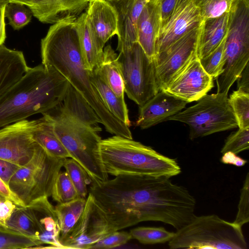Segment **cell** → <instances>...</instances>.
Masks as SVG:
<instances>
[{
  "label": "cell",
  "mask_w": 249,
  "mask_h": 249,
  "mask_svg": "<svg viewBox=\"0 0 249 249\" xmlns=\"http://www.w3.org/2000/svg\"><path fill=\"white\" fill-rule=\"evenodd\" d=\"M6 227L39 241L35 219L28 206H18L7 221Z\"/></svg>",
  "instance_id": "29"
},
{
  "label": "cell",
  "mask_w": 249,
  "mask_h": 249,
  "mask_svg": "<svg viewBox=\"0 0 249 249\" xmlns=\"http://www.w3.org/2000/svg\"><path fill=\"white\" fill-rule=\"evenodd\" d=\"M29 67L22 51L4 44L0 46V96L19 80Z\"/></svg>",
  "instance_id": "21"
},
{
  "label": "cell",
  "mask_w": 249,
  "mask_h": 249,
  "mask_svg": "<svg viewBox=\"0 0 249 249\" xmlns=\"http://www.w3.org/2000/svg\"><path fill=\"white\" fill-rule=\"evenodd\" d=\"M61 110L77 121L89 126H95L102 121L85 98L69 84L62 102Z\"/></svg>",
  "instance_id": "25"
},
{
  "label": "cell",
  "mask_w": 249,
  "mask_h": 249,
  "mask_svg": "<svg viewBox=\"0 0 249 249\" xmlns=\"http://www.w3.org/2000/svg\"><path fill=\"white\" fill-rule=\"evenodd\" d=\"M8 2L7 0H0V6L5 5Z\"/></svg>",
  "instance_id": "49"
},
{
  "label": "cell",
  "mask_w": 249,
  "mask_h": 249,
  "mask_svg": "<svg viewBox=\"0 0 249 249\" xmlns=\"http://www.w3.org/2000/svg\"><path fill=\"white\" fill-rule=\"evenodd\" d=\"M48 197L36 200L28 206L34 216L40 248L63 249L60 242V228L54 207Z\"/></svg>",
  "instance_id": "17"
},
{
  "label": "cell",
  "mask_w": 249,
  "mask_h": 249,
  "mask_svg": "<svg viewBox=\"0 0 249 249\" xmlns=\"http://www.w3.org/2000/svg\"><path fill=\"white\" fill-rule=\"evenodd\" d=\"M0 196L12 200L18 206H24L21 201L11 191L8 185L0 178Z\"/></svg>",
  "instance_id": "45"
},
{
  "label": "cell",
  "mask_w": 249,
  "mask_h": 249,
  "mask_svg": "<svg viewBox=\"0 0 249 249\" xmlns=\"http://www.w3.org/2000/svg\"><path fill=\"white\" fill-rule=\"evenodd\" d=\"M203 20L229 12L234 0H193Z\"/></svg>",
  "instance_id": "37"
},
{
  "label": "cell",
  "mask_w": 249,
  "mask_h": 249,
  "mask_svg": "<svg viewBox=\"0 0 249 249\" xmlns=\"http://www.w3.org/2000/svg\"><path fill=\"white\" fill-rule=\"evenodd\" d=\"M59 105L43 113L52 121L56 135L71 158L83 167L91 181L107 180L108 174L100 154L102 139L97 133L101 129L86 125L70 117L61 110Z\"/></svg>",
  "instance_id": "4"
},
{
  "label": "cell",
  "mask_w": 249,
  "mask_h": 249,
  "mask_svg": "<svg viewBox=\"0 0 249 249\" xmlns=\"http://www.w3.org/2000/svg\"><path fill=\"white\" fill-rule=\"evenodd\" d=\"M107 0L118 14L119 35L117 50L120 51L138 42V20L144 6L150 0Z\"/></svg>",
  "instance_id": "18"
},
{
  "label": "cell",
  "mask_w": 249,
  "mask_h": 249,
  "mask_svg": "<svg viewBox=\"0 0 249 249\" xmlns=\"http://www.w3.org/2000/svg\"><path fill=\"white\" fill-rule=\"evenodd\" d=\"M224 53L232 62L249 57V0H234L231 6Z\"/></svg>",
  "instance_id": "14"
},
{
  "label": "cell",
  "mask_w": 249,
  "mask_h": 249,
  "mask_svg": "<svg viewBox=\"0 0 249 249\" xmlns=\"http://www.w3.org/2000/svg\"><path fill=\"white\" fill-rule=\"evenodd\" d=\"M36 239L0 226V249L40 248Z\"/></svg>",
  "instance_id": "30"
},
{
  "label": "cell",
  "mask_w": 249,
  "mask_h": 249,
  "mask_svg": "<svg viewBox=\"0 0 249 249\" xmlns=\"http://www.w3.org/2000/svg\"><path fill=\"white\" fill-rule=\"evenodd\" d=\"M89 75L91 83L107 109L115 117L130 127L131 122L124 98L118 97L114 92L95 69L90 71Z\"/></svg>",
  "instance_id": "27"
},
{
  "label": "cell",
  "mask_w": 249,
  "mask_h": 249,
  "mask_svg": "<svg viewBox=\"0 0 249 249\" xmlns=\"http://www.w3.org/2000/svg\"><path fill=\"white\" fill-rule=\"evenodd\" d=\"M213 79L196 56L175 75L163 90L188 103L197 101L213 87Z\"/></svg>",
  "instance_id": "12"
},
{
  "label": "cell",
  "mask_w": 249,
  "mask_h": 249,
  "mask_svg": "<svg viewBox=\"0 0 249 249\" xmlns=\"http://www.w3.org/2000/svg\"><path fill=\"white\" fill-rule=\"evenodd\" d=\"M18 206L12 200L0 196V226L6 227V224Z\"/></svg>",
  "instance_id": "41"
},
{
  "label": "cell",
  "mask_w": 249,
  "mask_h": 249,
  "mask_svg": "<svg viewBox=\"0 0 249 249\" xmlns=\"http://www.w3.org/2000/svg\"><path fill=\"white\" fill-rule=\"evenodd\" d=\"M239 128H249V93L239 89L228 98Z\"/></svg>",
  "instance_id": "33"
},
{
  "label": "cell",
  "mask_w": 249,
  "mask_h": 249,
  "mask_svg": "<svg viewBox=\"0 0 249 249\" xmlns=\"http://www.w3.org/2000/svg\"><path fill=\"white\" fill-rule=\"evenodd\" d=\"M86 198L78 197L69 202L58 203L55 211L60 228V242L74 226L83 213Z\"/></svg>",
  "instance_id": "28"
},
{
  "label": "cell",
  "mask_w": 249,
  "mask_h": 249,
  "mask_svg": "<svg viewBox=\"0 0 249 249\" xmlns=\"http://www.w3.org/2000/svg\"><path fill=\"white\" fill-rule=\"evenodd\" d=\"M8 2L23 4L29 8L36 5L40 0H7Z\"/></svg>",
  "instance_id": "48"
},
{
  "label": "cell",
  "mask_w": 249,
  "mask_h": 249,
  "mask_svg": "<svg viewBox=\"0 0 249 249\" xmlns=\"http://www.w3.org/2000/svg\"><path fill=\"white\" fill-rule=\"evenodd\" d=\"M188 103L161 90L139 106L137 126L147 129L162 122L184 109Z\"/></svg>",
  "instance_id": "15"
},
{
  "label": "cell",
  "mask_w": 249,
  "mask_h": 249,
  "mask_svg": "<svg viewBox=\"0 0 249 249\" xmlns=\"http://www.w3.org/2000/svg\"><path fill=\"white\" fill-rule=\"evenodd\" d=\"M100 154L105 171L114 176L135 174L170 178L181 171L176 160L120 136L102 140Z\"/></svg>",
  "instance_id": "3"
},
{
  "label": "cell",
  "mask_w": 249,
  "mask_h": 249,
  "mask_svg": "<svg viewBox=\"0 0 249 249\" xmlns=\"http://www.w3.org/2000/svg\"><path fill=\"white\" fill-rule=\"evenodd\" d=\"M5 17L9 24L15 30L27 25L33 16L31 10L27 6L16 2H8L5 6Z\"/></svg>",
  "instance_id": "35"
},
{
  "label": "cell",
  "mask_w": 249,
  "mask_h": 249,
  "mask_svg": "<svg viewBox=\"0 0 249 249\" xmlns=\"http://www.w3.org/2000/svg\"><path fill=\"white\" fill-rule=\"evenodd\" d=\"M76 18L53 24L41 40L42 64L51 66L65 77L88 101L109 133L132 139L129 127L107 109L91 82L82 56L75 24Z\"/></svg>",
  "instance_id": "1"
},
{
  "label": "cell",
  "mask_w": 249,
  "mask_h": 249,
  "mask_svg": "<svg viewBox=\"0 0 249 249\" xmlns=\"http://www.w3.org/2000/svg\"><path fill=\"white\" fill-rule=\"evenodd\" d=\"M130 239L129 232L116 231L93 245L90 249L114 248L126 244Z\"/></svg>",
  "instance_id": "40"
},
{
  "label": "cell",
  "mask_w": 249,
  "mask_h": 249,
  "mask_svg": "<svg viewBox=\"0 0 249 249\" xmlns=\"http://www.w3.org/2000/svg\"><path fill=\"white\" fill-rule=\"evenodd\" d=\"M20 167L13 162L0 159V178L8 185L11 178Z\"/></svg>",
  "instance_id": "42"
},
{
  "label": "cell",
  "mask_w": 249,
  "mask_h": 249,
  "mask_svg": "<svg viewBox=\"0 0 249 249\" xmlns=\"http://www.w3.org/2000/svg\"><path fill=\"white\" fill-rule=\"evenodd\" d=\"M63 160L50 156L39 145L31 160L11 178L8 183L10 189L25 206L51 196Z\"/></svg>",
  "instance_id": "6"
},
{
  "label": "cell",
  "mask_w": 249,
  "mask_h": 249,
  "mask_svg": "<svg viewBox=\"0 0 249 249\" xmlns=\"http://www.w3.org/2000/svg\"><path fill=\"white\" fill-rule=\"evenodd\" d=\"M202 21L193 0H178L172 13L161 26L156 56L187 33L200 26Z\"/></svg>",
  "instance_id": "13"
},
{
  "label": "cell",
  "mask_w": 249,
  "mask_h": 249,
  "mask_svg": "<svg viewBox=\"0 0 249 249\" xmlns=\"http://www.w3.org/2000/svg\"><path fill=\"white\" fill-rule=\"evenodd\" d=\"M114 92L124 98V86L118 54L110 45L104 48L100 59L94 68Z\"/></svg>",
  "instance_id": "26"
},
{
  "label": "cell",
  "mask_w": 249,
  "mask_h": 249,
  "mask_svg": "<svg viewBox=\"0 0 249 249\" xmlns=\"http://www.w3.org/2000/svg\"><path fill=\"white\" fill-rule=\"evenodd\" d=\"M201 27V25L190 31L156 56L155 74L159 91L164 89L175 75L197 56Z\"/></svg>",
  "instance_id": "10"
},
{
  "label": "cell",
  "mask_w": 249,
  "mask_h": 249,
  "mask_svg": "<svg viewBox=\"0 0 249 249\" xmlns=\"http://www.w3.org/2000/svg\"><path fill=\"white\" fill-rule=\"evenodd\" d=\"M5 5L0 6V46L4 44L6 37L4 15Z\"/></svg>",
  "instance_id": "47"
},
{
  "label": "cell",
  "mask_w": 249,
  "mask_h": 249,
  "mask_svg": "<svg viewBox=\"0 0 249 249\" xmlns=\"http://www.w3.org/2000/svg\"><path fill=\"white\" fill-rule=\"evenodd\" d=\"M70 83L57 70L42 63L29 67L15 84L0 96V128L61 103Z\"/></svg>",
  "instance_id": "2"
},
{
  "label": "cell",
  "mask_w": 249,
  "mask_h": 249,
  "mask_svg": "<svg viewBox=\"0 0 249 249\" xmlns=\"http://www.w3.org/2000/svg\"><path fill=\"white\" fill-rule=\"evenodd\" d=\"M229 12L214 18L203 20L199 34L196 55L202 58L215 49L227 35Z\"/></svg>",
  "instance_id": "22"
},
{
  "label": "cell",
  "mask_w": 249,
  "mask_h": 249,
  "mask_svg": "<svg viewBox=\"0 0 249 249\" xmlns=\"http://www.w3.org/2000/svg\"><path fill=\"white\" fill-rule=\"evenodd\" d=\"M32 120L30 132L35 141L50 156L58 159L71 158V156L56 135L53 123L46 114Z\"/></svg>",
  "instance_id": "23"
},
{
  "label": "cell",
  "mask_w": 249,
  "mask_h": 249,
  "mask_svg": "<svg viewBox=\"0 0 249 249\" xmlns=\"http://www.w3.org/2000/svg\"><path fill=\"white\" fill-rule=\"evenodd\" d=\"M161 24L159 0H150L144 6L137 22L138 42L148 57L154 61L156 44Z\"/></svg>",
  "instance_id": "19"
},
{
  "label": "cell",
  "mask_w": 249,
  "mask_h": 249,
  "mask_svg": "<svg viewBox=\"0 0 249 249\" xmlns=\"http://www.w3.org/2000/svg\"><path fill=\"white\" fill-rule=\"evenodd\" d=\"M63 167L75 188L79 197L86 198L88 193L87 186L91 182V179L86 170L72 158L64 159Z\"/></svg>",
  "instance_id": "31"
},
{
  "label": "cell",
  "mask_w": 249,
  "mask_h": 249,
  "mask_svg": "<svg viewBox=\"0 0 249 249\" xmlns=\"http://www.w3.org/2000/svg\"><path fill=\"white\" fill-rule=\"evenodd\" d=\"M114 231L105 213L89 193L82 214L61 244L63 249H90Z\"/></svg>",
  "instance_id": "9"
},
{
  "label": "cell",
  "mask_w": 249,
  "mask_h": 249,
  "mask_svg": "<svg viewBox=\"0 0 249 249\" xmlns=\"http://www.w3.org/2000/svg\"><path fill=\"white\" fill-rule=\"evenodd\" d=\"M51 196L58 203H66L79 197L77 191L66 171H60L57 176Z\"/></svg>",
  "instance_id": "34"
},
{
  "label": "cell",
  "mask_w": 249,
  "mask_h": 249,
  "mask_svg": "<svg viewBox=\"0 0 249 249\" xmlns=\"http://www.w3.org/2000/svg\"><path fill=\"white\" fill-rule=\"evenodd\" d=\"M119 52L124 92L130 99L142 106L159 91L154 61L148 57L138 42Z\"/></svg>",
  "instance_id": "8"
},
{
  "label": "cell",
  "mask_w": 249,
  "mask_h": 249,
  "mask_svg": "<svg viewBox=\"0 0 249 249\" xmlns=\"http://www.w3.org/2000/svg\"><path fill=\"white\" fill-rule=\"evenodd\" d=\"M236 80L237 89L249 93V63L246 65Z\"/></svg>",
  "instance_id": "46"
},
{
  "label": "cell",
  "mask_w": 249,
  "mask_h": 249,
  "mask_svg": "<svg viewBox=\"0 0 249 249\" xmlns=\"http://www.w3.org/2000/svg\"><path fill=\"white\" fill-rule=\"evenodd\" d=\"M228 93L207 94L194 106L168 119L188 125L191 140L238 127L229 104Z\"/></svg>",
  "instance_id": "7"
},
{
  "label": "cell",
  "mask_w": 249,
  "mask_h": 249,
  "mask_svg": "<svg viewBox=\"0 0 249 249\" xmlns=\"http://www.w3.org/2000/svg\"><path fill=\"white\" fill-rule=\"evenodd\" d=\"M32 120L17 122L0 129V159L20 167L32 159L39 144L30 132Z\"/></svg>",
  "instance_id": "11"
},
{
  "label": "cell",
  "mask_w": 249,
  "mask_h": 249,
  "mask_svg": "<svg viewBox=\"0 0 249 249\" xmlns=\"http://www.w3.org/2000/svg\"><path fill=\"white\" fill-rule=\"evenodd\" d=\"M159 1L161 12V26L172 13L178 0H159Z\"/></svg>",
  "instance_id": "43"
},
{
  "label": "cell",
  "mask_w": 249,
  "mask_h": 249,
  "mask_svg": "<svg viewBox=\"0 0 249 249\" xmlns=\"http://www.w3.org/2000/svg\"><path fill=\"white\" fill-rule=\"evenodd\" d=\"M249 173H248L240 190L238 212L233 222L242 227L249 221Z\"/></svg>",
  "instance_id": "39"
},
{
  "label": "cell",
  "mask_w": 249,
  "mask_h": 249,
  "mask_svg": "<svg viewBox=\"0 0 249 249\" xmlns=\"http://www.w3.org/2000/svg\"><path fill=\"white\" fill-rule=\"evenodd\" d=\"M220 161L224 164L233 165L237 167L243 166L247 162V160L230 151L223 154Z\"/></svg>",
  "instance_id": "44"
},
{
  "label": "cell",
  "mask_w": 249,
  "mask_h": 249,
  "mask_svg": "<svg viewBox=\"0 0 249 249\" xmlns=\"http://www.w3.org/2000/svg\"><path fill=\"white\" fill-rule=\"evenodd\" d=\"M86 14L100 46L104 49L108 40L119 35L117 12L107 0H89Z\"/></svg>",
  "instance_id": "16"
},
{
  "label": "cell",
  "mask_w": 249,
  "mask_h": 249,
  "mask_svg": "<svg viewBox=\"0 0 249 249\" xmlns=\"http://www.w3.org/2000/svg\"><path fill=\"white\" fill-rule=\"evenodd\" d=\"M171 249H247L242 227L216 214L195 216L175 232Z\"/></svg>",
  "instance_id": "5"
},
{
  "label": "cell",
  "mask_w": 249,
  "mask_h": 249,
  "mask_svg": "<svg viewBox=\"0 0 249 249\" xmlns=\"http://www.w3.org/2000/svg\"><path fill=\"white\" fill-rule=\"evenodd\" d=\"M226 37L213 52L206 56L199 59L204 70L213 78L218 77L224 71L225 63L224 48Z\"/></svg>",
  "instance_id": "36"
},
{
  "label": "cell",
  "mask_w": 249,
  "mask_h": 249,
  "mask_svg": "<svg viewBox=\"0 0 249 249\" xmlns=\"http://www.w3.org/2000/svg\"><path fill=\"white\" fill-rule=\"evenodd\" d=\"M75 24L85 67L91 71L100 59L104 49L99 45L86 12L76 19Z\"/></svg>",
  "instance_id": "24"
},
{
  "label": "cell",
  "mask_w": 249,
  "mask_h": 249,
  "mask_svg": "<svg viewBox=\"0 0 249 249\" xmlns=\"http://www.w3.org/2000/svg\"><path fill=\"white\" fill-rule=\"evenodd\" d=\"M249 148V128H239L232 132L225 140L221 153L231 152L238 154Z\"/></svg>",
  "instance_id": "38"
},
{
  "label": "cell",
  "mask_w": 249,
  "mask_h": 249,
  "mask_svg": "<svg viewBox=\"0 0 249 249\" xmlns=\"http://www.w3.org/2000/svg\"><path fill=\"white\" fill-rule=\"evenodd\" d=\"M129 233L131 239L145 245L168 242L175 235V232L163 227H139L131 230Z\"/></svg>",
  "instance_id": "32"
},
{
  "label": "cell",
  "mask_w": 249,
  "mask_h": 249,
  "mask_svg": "<svg viewBox=\"0 0 249 249\" xmlns=\"http://www.w3.org/2000/svg\"><path fill=\"white\" fill-rule=\"evenodd\" d=\"M89 0H40L30 8L33 16L44 23L77 18L87 9Z\"/></svg>",
  "instance_id": "20"
}]
</instances>
